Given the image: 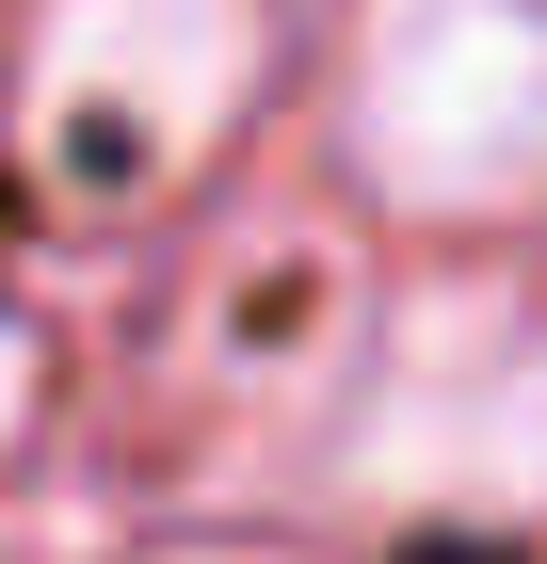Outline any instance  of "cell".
<instances>
[{
  "label": "cell",
  "mask_w": 547,
  "mask_h": 564,
  "mask_svg": "<svg viewBox=\"0 0 547 564\" xmlns=\"http://www.w3.org/2000/svg\"><path fill=\"white\" fill-rule=\"evenodd\" d=\"M338 145L386 210H547V0H354Z\"/></svg>",
  "instance_id": "6da1fadb"
},
{
  "label": "cell",
  "mask_w": 547,
  "mask_h": 564,
  "mask_svg": "<svg viewBox=\"0 0 547 564\" xmlns=\"http://www.w3.org/2000/svg\"><path fill=\"white\" fill-rule=\"evenodd\" d=\"M274 17L258 0H33V65H17V145L65 177L81 210H129L194 177L258 97Z\"/></svg>",
  "instance_id": "7a4b0ae2"
},
{
  "label": "cell",
  "mask_w": 547,
  "mask_h": 564,
  "mask_svg": "<svg viewBox=\"0 0 547 564\" xmlns=\"http://www.w3.org/2000/svg\"><path fill=\"white\" fill-rule=\"evenodd\" d=\"M338 484L386 500V517H532L547 500V306L419 291L354 371Z\"/></svg>",
  "instance_id": "3957f363"
},
{
  "label": "cell",
  "mask_w": 547,
  "mask_h": 564,
  "mask_svg": "<svg viewBox=\"0 0 547 564\" xmlns=\"http://www.w3.org/2000/svg\"><path fill=\"white\" fill-rule=\"evenodd\" d=\"M17 403H33V355H17V323H0V435H17Z\"/></svg>",
  "instance_id": "277c9868"
},
{
  "label": "cell",
  "mask_w": 547,
  "mask_h": 564,
  "mask_svg": "<svg viewBox=\"0 0 547 564\" xmlns=\"http://www.w3.org/2000/svg\"><path fill=\"white\" fill-rule=\"evenodd\" d=\"M177 564H242V549H177Z\"/></svg>",
  "instance_id": "5b68a950"
}]
</instances>
